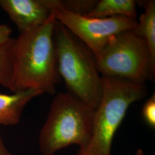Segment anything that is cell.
Instances as JSON below:
<instances>
[{
  "instance_id": "6da1fadb",
  "label": "cell",
  "mask_w": 155,
  "mask_h": 155,
  "mask_svg": "<svg viewBox=\"0 0 155 155\" xmlns=\"http://www.w3.org/2000/svg\"><path fill=\"white\" fill-rule=\"evenodd\" d=\"M53 13L38 27L20 33L15 39V92L35 89L50 95L56 93L61 82L54 31Z\"/></svg>"
},
{
  "instance_id": "52a82bcc",
  "label": "cell",
  "mask_w": 155,
  "mask_h": 155,
  "mask_svg": "<svg viewBox=\"0 0 155 155\" xmlns=\"http://www.w3.org/2000/svg\"><path fill=\"white\" fill-rule=\"evenodd\" d=\"M0 6L20 33L41 25L51 15L42 0H0Z\"/></svg>"
},
{
  "instance_id": "9a60e30c",
  "label": "cell",
  "mask_w": 155,
  "mask_h": 155,
  "mask_svg": "<svg viewBox=\"0 0 155 155\" xmlns=\"http://www.w3.org/2000/svg\"><path fill=\"white\" fill-rule=\"evenodd\" d=\"M0 155H12L11 153L8 150L4 143L3 140L0 136Z\"/></svg>"
},
{
  "instance_id": "30bf717a",
  "label": "cell",
  "mask_w": 155,
  "mask_h": 155,
  "mask_svg": "<svg viewBox=\"0 0 155 155\" xmlns=\"http://www.w3.org/2000/svg\"><path fill=\"white\" fill-rule=\"evenodd\" d=\"M136 4L134 0H101L86 17L103 18L122 16L136 20Z\"/></svg>"
},
{
  "instance_id": "2e32d148",
  "label": "cell",
  "mask_w": 155,
  "mask_h": 155,
  "mask_svg": "<svg viewBox=\"0 0 155 155\" xmlns=\"http://www.w3.org/2000/svg\"><path fill=\"white\" fill-rule=\"evenodd\" d=\"M134 155H145L144 151L141 149H138L136 150V153H134Z\"/></svg>"
},
{
  "instance_id": "9c48e42d",
  "label": "cell",
  "mask_w": 155,
  "mask_h": 155,
  "mask_svg": "<svg viewBox=\"0 0 155 155\" xmlns=\"http://www.w3.org/2000/svg\"><path fill=\"white\" fill-rule=\"evenodd\" d=\"M144 12L139 18V21L134 31L145 40L150 51L151 61L150 81L155 78V1H144Z\"/></svg>"
},
{
  "instance_id": "4fadbf2b",
  "label": "cell",
  "mask_w": 155,
  "mask_h": 155,
  "mask_svg": "<svg viewBox=\"0 0 155 155\" xmlns=\"http://www.w3.org/2000/svg\"><path fill=\"white\" fill-rule=\"evenodd\" d=\"M144 120L152 128L155 127V94L152 95L145 103L143 108Z\"/></svg>"
},
{
  "instance_id": "ba28073f",
  "label": "cell",
  "mask_w": 155,
  "mask_h": 155,
  "mask_svg": "<svg viewBox=\"0 0 155 155\" xmlns=\"http://www.w3.org/2000/svg\"><path fill=\"white\" fill-rule=\"evenodd\" d=\"M43 94V91L35 89L18 91L12 94H0V125H16L25 106L34 98Z\"/></svg>"
},
{
  "instance_id": "7a4b0ae2",
  "label": "cell",
  "mask_w": 155,
  "mask_h": 155,
  "mask_svg": "<svg viewBox=\"0 0 155 155\" xmlns=\"http://www.w3.org/2000/svg\"><path fill=\"white\" fill-rule=\"evenodd\" d=\"M95 110L69 91L56 94L39 134L43 155H54L76 144L84 148L92 136Z\"/></svg>"
},
{
  "instance_id": "8fae6325",
  "label": "cell",
  "mask_w": 155,
  "mask_h": 155,
  "mask_svg": "<svg viewBox=\"0 0 155 155\" xmlns=\"http://www.w3.org/2000/svg\"><path fill=\"white\" fill-rule=\"evenodd\" d=\"M15 39L0 44V84L15 92Z\"/></svg>"
},
{
  "instance_id": "5bb4252c",
  "label": "cell",
  "mask_w": 155,
  "mask_h": 155,
  "mask_svg": "<svg viewBox=\"0 0 155 155\" xmlns=\"http://www.w3.org/2000/svg\"><path fill=\"white\" fill-rule=\"evenodd\" d=\"M12 29L5 24H0V44L4 43L11 38Z\"/></svg>"
},
{
  "instance_id": "7c38bea8",
  "label": "cell",
  "mask_w": 155,
  "mask_h": 155,
  "mask_svg": "<svg viewBox=\"0 0 155 155\" xmlns=\"http://www.w3.org/2000/svg\"><path fill=\"white\" fill-rule=\"evenodd\" d=\"M59 1L67 11L83 16L89 15L98 2L97 0H59Z\"/></svg>"
},
{
  "instance_id": "277c9868",
  "label": "cell",
  "mask_w": 155,
  "mask_h": 155,
  "mask_svg": "<svg viewBox=\"0 0 155 155\" xmlns=\"http://www.w3.org/2000/svg\"><path fill=\"white\" fill-rule=\"evenodd\" d=\"M103 93L95 110L92 136L75 155H110L112 142L129 107L147 97L145 84L120 78L102 75Z\"/></svg>"
},
{
  "instance_id": "8992f818",
  "label": "cell",
  "mask_w": 155,
  "mask_h": 155,
  "mask_svg": "<svg viewBox=\"0 0 155 155\" xmlns=\"http://www.w3.org/2000/svg\"><path fill=\"white\" fill-rule=\"evenodd\" d=\"M56 20L65 26L92 52L94 58L112 38L118 33L133 30L137 21L128 17L93 18L81 16L67 11L59 0H42Z\"/></svg>"
},
{
  "instance_id": "5b68a950",
  "label": "cell",
  "mask_w": 155,
  "mask_h": 155,
  "mask_svg": "<svg viewBox=\"0 0 155 155\" xmlns=\"http://www.w3.org/2000/svg\"><path fill=\"white\" fill-rule=\"evenodd\" d=\"M95 59L102 75L120 78L141 84L150 80V51L145 40L134 30L112 38Z\"/></svg>"
},
{
  "instance_id": "3957f363",
  "label": "cell",
  "mask_w": 155,
  "mask_h": 155,
  "mask_svg": "<svg viewBox=\"0 0 155 155\" xmlns=\"http://www.w3.org/2000/svg\"><path fill=\"white\" fill-rule=\"evenodd\" d=\"M54 41L58 70L68 91L96 109L103 93V81L94 56L83 43L56 21Z\"/></svg>"
}]
</instances>
